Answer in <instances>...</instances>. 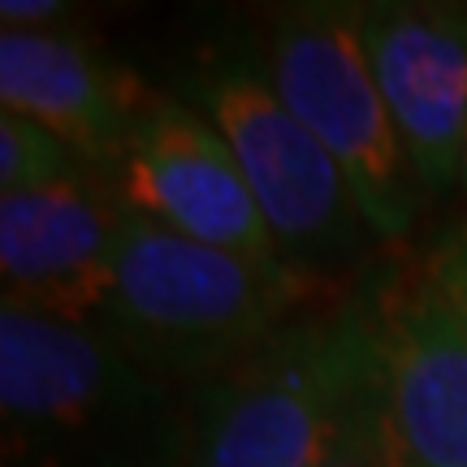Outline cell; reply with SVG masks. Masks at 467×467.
Here are the masks:
<instances>
[{
  "mask_svg": "<svg viewBox=\"0 0 467 467\" xmlns=\"http://www.w3.org/2000/svg\"><path fill=\"white\" fill-rule=\"evenodd\" d=\"M191 416L100 325L0 303L5 467H186Z\"/></svg>",
  "mask_w": 467,
  "mask_h": 467,
  "instance_id": "6da1fadb",
  "label": "cell"
},
{
  "mask_svg": "<svg viewBox=\"0 0 467 467\" xmlns=\"http://www.w3.org/2000/svg\"><path fill=\"white\" fill-rule=\"evenodd\" d=\"M320 285L285 260L208 247L121 208L113 290L96 325L173 385L217 381L303 317Z\"/></svg>",
  "mask_w": 467,
  "mask_h": 467,
  "instance_id": "7a4b0ae2",
  "label": "cell"
},
{
  "mask_svg": "<svg viewBox=\"0 0 467 467\" xmlns=\"http://www.w3.org/2000/svg\"><path fill=\"white\" fill-rule=\"evenodd\" d=\"M381 355V282L307 307L203 385L186 467H317Z\"/></svg>",
  "mask_w": 467,
  "mask_h": 467,
  "instance_id": "3957f363",
  "label": "cell"
},
{
  "mask_svg": "<svg viewBox=\"0 0 467 467\" xmlns=\"http://www.w3.org/2000/svg\"><path fill=\"white\" fill-rule=\"evenodd\" d=\"M178 96L230 143L285 265L329 282L364 260L377 238L350 195L347 173L282 104L255 57H208L178 78Z\"/></svg>",
  "mask_w": 467,
  "mask_h": 467,
  "instance_id": "277c9868",
  "label": "cell"
},
{
  "mask_svg": "<svg viewBox=\"0 0 467 467\" xmlns=\"http://www.w3.org/2000/svg\"><path fill=\"white\" fill-rule=\"evenodd\" d=\"M255 61L285 109L347 173L372 238L381 247L402 243L424 208V191L368 61L359 5L277 9Z\"/></svg>",
  "mask_w": 467,
  "mask_h": 467,
  "instance_id": "5b68a950",
  "label": "cell"
},
{
  "mask_svg": "<svg viewBox=\"0 0 467 467\" xmlns=\"http://www.w3.org/2000/svg\"><path fill=\"white\" fill-rule=\"evenodd\" d=\"M109 186L121 208L182 238L251 260H282L230 143L178 91H151L109 169Z\"/></svg>",
  "mask_w": 467,
  "mask_h": 467,
  "instance_id": "8992f818",
  "label": "cell"
},
{
  "mask_svg": "<svg viewBox=\"0 0 467 467\" xmlns=\"http://www.w3.org/2000/svg\"><path fill=\"white\" fill-rule=\"evenodd\" d=\"M359 31L424 200L459 191L467 143V5H359Z\"/></svg>",
  "mask_w": 467,
  "mask_h": 467,
  "instance_id": "52a82bcc",
  "label": "cell"
},
{
  "mask_svg": "<svg viewBox=\"0 0 467 467\" xmlns=\"http://www.w3.org/2000/svg\"><path fill=\"white\" fill-rule=\"evenodd\" d=\"M121 200L104 173L0 195L5 303L39 317L96 325L113 290Z\"/></svg>",
  "mask_w": 467,
  "mask_h": 467,
  "instance_id": "ba28073f",
  "label": "cell"
},
{
  "mask_svg": "<svg viewBox=\"0 0 467 467\" xmlns=\"http://www.w3.org/2000/svg\"><path fill=\"white\" fill-rule=\"evenodd\" d=\"M151 91L66 26H0V104L31 117L109 178Z\"/></svg>",
  "mask_w": 467,
  "mask_h": 467,
  "instance_id": "9c48e42d",
  "label": "cell"
},
{
  "mask_svg": "<svg viewBox=\"0 0 467 467\" xmlns=\"http://www.w3.org/2000/svg\"><path fill=\"white\" fill-rule=\"evenodd\" d=\"M381 377L402 467H467V329L424 273L381 282Z\"/></svg>",
  "mask_w": 467,
  "mask_h": 467,
  "instance_id": "30bf717a",
  "label": "cell"
},
{
  "mask_svg": "<svg viewBox=\"0 0 467 467\" xmlns=\"http://www.w3.org/2000/svg\"><path fill=\"white\" fill-rule=\"evenodd\" d=\"M96 173L66 139H57L31 117H17L0 109V195L44 191V186L69 182Z\"/></svg>",
  "mask_w": 467,
  "mask_h": 467,
  "instance_id": "8fae6325",
  "label": "cell"
},
{
  "mask_svg": "<svg viewBox=\"0 0 467 467\" xmlns=\"http://www.w3.org/2000/svg\"><path fill=\"white\" fill-rule=\"evenodd\" d=\"M317 467H402L399 437H394V420H389V402H385V377H381V355L372 372L364 377L359 394L350 399L347 416L337 424V437Z\"/></svg>",
  "mask_w": 467,
  "mask_h": 467,
  "instance_id": "7c38bea8",
  "label": "cell"
},
{
  "mask_svg": "<svg viewBox=\"0 0 467 467\" xmlns=\"http://www.w3.org/2000/svg\"><path fill=\"white\" fill-rule=\"evenodd\" d=\"M424 282L433 285L437 295H441V303L463 320V329H467V221L429 255Z\"/></svg>",
  "mask_w": 467,
  "mask_h": 467,
  "instance_id": "4fadbf2b",
  "label": "cell"
},
{
  "mask_svg": "<svg viewBox=\"0 0 467 467\" xmlns=\"http://www.w3.org/2000/svg\"><path fill=\"white\" fill-rule=\"evenodd\" d=\"M61 14H69L61 0H5V5H0L5 26H26V31L57 26V22H61Z\"/></svg>",
  "mask_w": 467,
  "mask_h": 467,
  "instance_id": "5bb4252c",
  "label": "cell"
},
{
  "mask_svg": "<svg viewBox=\"0 0 467 467\" xmlns=\"http://www.w3.org/2000/svg\"><path fill=\"white\" fill-rule=\"evenodd\" d=\"M459 191L467 195V143H463V161H459Z\"/></svg>",
  "mask_w": 467,
  "mask_h": 467,
  "instance_id": "9a60e30c",
  "label": "cell"
}]
</instances>
